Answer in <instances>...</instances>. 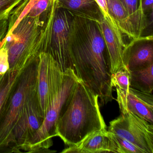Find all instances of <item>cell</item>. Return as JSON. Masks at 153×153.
Returning a JSON list of instances; mask_svg holds the SVG:
<instances>
[{"label":"cell","instance_id":"24","mask_svg":"<svg viewBox=\"0 0 153 153\" xmlns=\"http://www.w3.org/2000/svg\"><path fill=\"white\" fill-rule=\"evenodd\" d=\"M95 1L99 7L102 15L105 19L111 25L117 26L113 19L109 14L106 0H95Z\"/></svg>","mask_w":153,"mask_h":153},{"label":"cell","instance_id":"22","mask_svg":"<svg viewBox=\"0 0 153 153\" xmlns=\"http://www.w3.org/2000/svg\"><path fill=\"white\" fill-rule=\"evenodd\" d=\"M22 0H0V21L8 19L12 10Z\"/></svg>","mask_w":153,"mask_h":153},{"label":"cell","instance_id":"21","mask_svg":"<svg viewBox=\"0 0 153 153\" xmlns=\"http://www.w3.org/2000/svg\"><path fill=\"white\" fill-rule=\"evenodd\" d=\"M111 134L118 144L120 153H146L143 149L129 141L113 133Z\"/></svg>","mask_w":153,"mask_h":153},{"label":"cell","instance_id":"23","mask_svg":"<svg viewBox=\"0 0 153 153\" xmlns=\"http://www.w3.org/2000/svg\"><path fill=\"white\" fill-rule=\"evenodd\" d=\"M9 69L7 51L4 45L0 48V76L5 74Z\"/></svg>","mask_w":153,"mask_h":153},{"label":"cell","instance_id":"26","mask_svg":"<svg viewBox=\"0 0 153 153\" xmlns=\"http://www.w3.org/2000/svg\"><path fill=\"white\" fill-rule=\"evenodd\" d=\"M8 28V19L1 20L0 21V44L3 40H4Z\"/></svg>","mask_w":153,"mask_h":153},{"label":"cell","instance_id":"25","mask_svg":"<svg viewBox=\"0 0 153 153\" xmlns=\"http://www.w3.org/2000/svg\"><path fill=\"white\" fill-rule=\"evenodd\" d=\"M141 7L144 14H153V0H141Z\"/></svg>","mask_w":153,"mask_h":153},{"label":"cell","instance_id":"8","mask_svg":"<svg viewBox=\"0 0 153 153\" xmlns=\"http://www.w3.org/2000/svg\"><path fill=\"white\" fill-rule=\"evenodd\" d=\"M63 78L57 62L49 53L39 55L37 68V96L43 116L59 91Z\"/></svg>","mask_w":153,"mask_h":153},{"label":"cell","instance_id":"19","mask_svg":"<svg viewBox=\"0 0 153 153\" xmlns=\"http://www.w3.org/2000/svg\"><path fill=\"white\" fill-rule=\"evenodd\" d=\"M130 88L141 92L152 93L153 63L130 71Z\"/></svg>","mask_w":153,"mask_h":153},{"label":"cell","instance_id":"12","mask_svg":"<svg viewBox=\"0 0 153 153\" xmlns=\"http://www.w3.org/2000/svg\"><path fill=\"white\" fill-rule=\"evenodd\" d=\"M53 1V0H22L10 15L8 19L7 34L11 32L23 18H47Z\"/></svg>","mask_w":153,"mask_h":153},{"label":"cell","instance_id":"17","mask_svg":"<svg viewBox=\"0 0 153 153\" xmlns=\"http://www.w3.org/2000/svg\"><path fill=\"white\" fill-rule=\"evenodd\" d=\"M127 12L137 39L143 38L142 33L148 26L147 16L141 7V0H119Z\"/></svg>","mask_w":153,"mask_h":153},{"label":"cell","instance_id":"5","mask_svg":"<svg viewBox=\"0 0 153 153\" xmlns=\"http://www.w3.org/2000/svg\"><path fill=\"white\" fill-rule=\"evenodd\" d=\"M78 80L72 69H68L63 72L61 86L47 110L42 126L26 144L23 152H56L49 149L53 145V138L56 137V127L62 110L70 98Z\"/></svg>","mask_w":153,"mask_h":153},{"label":"cell","instance_id":"15","mask_svg":"<svg viewBox=\"0 0 153 153\" xmlns=\"http://www.w3.org/2000/svg\"><path fill=\"white\" fill-rule=\"evenodd\" d=\"M106 2L109 14L115 21L125 40H129V45L140 40L135 35L127 12L119 0H106Z\"/></svg>","mask_w":153,"mask_h":153},{"label":"cell","instance_id":"4","mask_svg":"<svg viewBox=\"0 0 153 153\" xmlns=\"http://www.w3.org/2000/svg\"><path fill=\"white\" fill-rule=\"evenodd\" d=\"M39 58L23 69L0 115V153H14L13 135L28 98L37 90Z\"/></svg>","mask_w":153,"mask_h":153},{"label":"cell","instance_id":"13","mask_svg":"<svg viewBox=\"0 0 153 153\" xmlns=\"http://www.w3.org/2000/svg\"><path fill=\"white\" fill-rule=\"evenodd\" d=\"M123 62L130 71L153 63L152 35L145 36L128 46L124 53Z\"/></svg>","mask_w":153,"mask_h":153},{"label":"cell","instance_id":"2","mask_svg":"<svg viewBox=\"0 0 153 153\" xmlns=\"http://www.w3.org/2000/svg\"><path fill=\"white\" fill-rule=\"evenodd\" d=\"M98 95L79 79L57 124L56 137L67 146H75L89 134L107 129L100 111Z\"/></svg>","mask_w":153,"mask_h":153},{"label":"cell","instance_id":"20","mask_svg":"<svg viewBox=\"0 0 153 153\" xmlns=\"http://www.w3.org/2000/svg\"><path fill=\"white\" fill-rule=\"evenodd\" d=\"M23 69H9L0 76V115Z\"/></svg>","mask_w":153,"mask_h":153},{"label":"cell","instance_id":"9","mask_svg":"<svg viewBox=\"0 0 153 153\" xmlns=\"http://www.w3.org/2000/svg\"><path fill=\"white\" fill-rule=\"evenodd\" d=\"M44 119L39 104L37 90L27 101L13 135L14 153H22L28 140L42 126Z\"/></svg>","mask_w":153,"mask_h":153},{"label":"cell","instance_id":"16","mask_svg":"<svg viewBox=\"0 0 153 153\" xmlns=\"http://www.w3.org/2000/svg\"><path fill=\"white\" fill-rule=\"evenodd\" d=\"M59 6L74 15L82 16L99 22L102 12L95 0H56Z\"/></svg>","mask_w":153,"mask_h":153},{"label":"cell","instance_id":"11","mask_svg":"<svg viewBox=\"0 0 153 153\" xmlns=\"http://www.w3.org/2000/svg\"><path fill=\"white\" fill-rule=\"evenodd\" d=\"M61 153H120L117 142L107 129L94 131L79 143L64 149Z\"/></svg>","mask_w":153,"mask_h":153},{"label":"cell","instance_id":"7","mask_svg":"<svg viewBox=\"0 0 153 153\" xmlns=\"http://www.w3.org/2000/svg\"><path fill=\"white\" fill-rule=\"evenodd\" d=\"M107 131L136 145L146 153H153V124L130 111L111 121Z\"/></svg>","mask_w":153,"mask_h":153},{"label":"cell","instance_id":"10","mask_svg":"<svg viewBox=\"0 0 153 153\" xmlns=\"http://www.w3.org/2000/svg\"><path fill=\"white\" fill-rule=\"evenodd\" d=\"M108 51L111 74L125 68L124 53L128 45L124 36L117 27L110 25L102 15L98 22Z\"/></svg>","mask_w":153,"mask_h":153},{"label":"cell","instance_id":"6","mask_svg":"<svg viewBox=\"0 0 153 153\" xmlns=\"http://www.w3.org/2000/svg\"><path fill=\"white\" fill-rule=\"evenodd\" d=\"M74 15L59 6L53 0L44 52L49 53L57 62L62 72L73 70L68 48L69 33Z\"/></svg>","mask_w":153,"mask_h":153},{"label":"cell","instance_id":"14","mask_svg":"<svg viewBox=\"0 0 153 153\" xmlns=\"http://www.w3.org/2000/svg\"><path fill=\"white\" fill-rule=\"evenodd\" d=\"M128 110L140 118L153 124L152 93L141 92L129 88L127 97Z\"/></svg>","mask_w":153,"mask_h":153},{"label":"cell","instance_id":"1","mask_svg":"<svg viewBox=\"0 0 153 153\" xmlns=\"http://www.w3.org/2000/svg\"><path fill=\"white\" fill-rule=\"evenodd\" d=\"M68 48L77 77L98 95L102 105L111 102V63L98 22L74 15L69 33Z\"/></svg>","mask_w":153,"mask_h":153},{"label":"cell","instance_id":"18","mask_svg":"<svg viewBox=\"0 0 153 153\" xmlns=\"http://www.w3.org/2000/svg\"><path fill=\"white\" fill-rule=\"evenodd\" d=\"M111 83L117 92V101L121 114L128 112L127 97L130 88V71L126 67L112 74Z\"/></svg>","mask_w":153,"mask_h":153},{"label":"cell","instance_id":"3","mask_svg":"<svg viewBox=\"0 0 153 153\" xmlns=\"http://www.w3.org/2000/svg\"><path fill=\"white\" fill-rule=\"evenodd\" d=\"M50 16V13L44 19L23 18L7 35L3 45L7 51L9 69H23L44 52Z\"/></svg>","mask_w":153,"mask_h":153}]
</instances>
